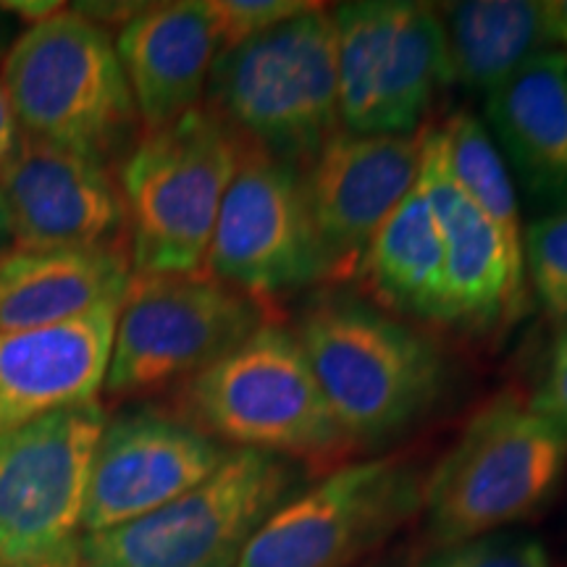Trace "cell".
<instances>
[{
    "instance_id": "cell-3",
    "label": "cell",
    "mask_w": 567,
    "mask_h": 567,
    "mask_svg": "<svg viewBox=\"0 0 567 567\" xmlns=\"http://www.w3.org/2000/svg\"><path fill=\"white\" fill-rule=\"evenodd\" d=\"M0 82L27 137L109 168L137 145V105L116 42L80 11H59L21 32Z\"/></svg>"
},
{
    "instance_id": "cell-7",
    "label": "cell",
    "mask_w": 567,
    "mask_h": 567,
    "mask_svg": "<svg viewBox=\"0 0 567 567\" xmlns=\"http://www.w3.org/2000/svg\"><path fill=\"white\" fill-rule=\"evenodd\" d=\"M302 465L231 450L216 473L151 515L82 538L84 567H237L260 526L302 492Z\"/></svg>"
},
{
    "instance_id": "cell-15",
    "label": "cell",
    "mask_w": 567,
    "mask_h": 567,
    "mask_svg": "<svg viewBox=\"0 0 567 567\" xmlns=\"http://www.w3.org/2000/svg\"><path fill=\"white\" fill-rule=\"evenodd\" d=\"M423 132H339L302 172L305 200L329 279L358 276L379 226L415 187Z\"/></svg>"
},
{
    "instance_id": "cell-27",
    "label": "cell",
    "mask_w": 567,
    "mask_h": 567,
    "mask_svg": "<svg viewBox=\"0 0 567 567\" xmlns=\"http://www.w3.org/2000/svg\"><path fill=\"white\" fill-rule=\"evenodd\" d=\"M530 402H534L536 410H542L544 415L567 431V329L555 342L549 371Z\"/></svg>"
},
{
    "instance_id": "cell-5",
    "label": "cell",
    "mask_w": 567,
    "mask_h": 567,
    "mask_svg": "<svg viewBox=\"0 0 567 567\" xmlns=\"http://www.w3.org/2000/svg\"><path fill=\"white\" fill-rule=\"evenodd\" d=\"M239 155L243 137L205 103L179 122L142 134L118 172L132 276L205 274Z\"/></svg>"
},
{
    "instance_id": "cell-26",
    "label": "cell",
    "mask_w": 567,
    "mask_h": 567,
    "mask_svg": "<svg viewBox=\"0 0 567 567\" xmlns=\"http://www.w3.org/2000/svg\"><path fill=\"white\" fill-rule=\"evenodd\" d=\"M316 6L318 3H305V0H208L218 38H221V51L274 30Z\"/></svg>"
},
{
    "instance_id": "cell-25",
    "label": "cell",
    "mask_w": 567,
    "mask_h": 567,
    "mask_svg": "<svg viewBox=\"0 0 567 567\" xmlns=\"http://www.w3.org/2000/svg\"><path fill=\"white\" fill-rule=\"evenodd\" d=\"M405 567H549V555L536 538L502 530L473 542L436 547Z\"/></svg>"
},
{
    "instance_id": "cell-30",
    "label": "cell",
    "mask_w": 567,
    "mask_h": 567,
    "mask_svg": "<svg viewBox=\"0 0 567 567\" xmlns=\"http://www.w3.org/2000/svg\"><path fill=\"white\" fill-rule=\"evenodd\" d=\"M547 19H549V34L555 48L567 51V0L559 3H547Z\"/></svg>"
},
{
    "instance_id": "cell-16",
    "label": "cell",
    "mask_w": 567,
    "mask_h": 567,
    "mask_svg": "<svg viewBox=\"0 0 567 567\" xmlns=\"http://www.w3.org/2000/svg\"><path fill=\"white\" fill-rule=\"evenodd\" d=\"M124 297L69 321L0 337V434L97 400Z\"/></svg>"
},
{
    "instance_id": "cell-23",
    "label": "cell",
    "mask_w": 567,
    "mask_h": 567,
    "mask_svg": "<svg viewBox=\"0 0 567 567\" xmlns=\"http://www.w3.org/2000/svg\"><path fill=\"white\" fill-rule=\"evenodd\" d=\"M442 130L455 179L484 213L505 250L513 313L517 318L526 308V231H523L520 208L505 158L494 145L492 134L473 113L457 111Z\"/></svg>"
},
{
    "instance_id": "cell-4",
    "label": "cell",
    "mask_w": 567,
    "mask_h": 567,
    "mask_svg": "<svg viewBox=\"0 0 567 567\" xmlns=\"http://www.w3.org/2000/svg\"><path fill=\"white\" fill-rule=\"evenodd\" d=\"M567 467V431L517 392L486 402L423 481L436 547L502 534L538 513Z\"/></svg>"
},
{
    "instance_id": "cell-24",
    "label": "cell",
    "mask_w": 567,
    "mask_h": 567,
    "mask_svg": "<svg viewBox=\"0 0 567 567\" xmlns=\"http://www.w3.org/2000/svg\"><path fill=\"white\" fill-rule=\"evenodd\" d=\"M526 274L544 313L567 323V208L526 229Z\"/></svg>"
},
{
    "instance_id": "cell-14",
    "label": "cell",
    "mask_w": 567,
    "mask_h": 567,
    "mask_svg": "<svg viewBox=\"0 0 567 567\" xmlns=\"http://www.w3.org/2000/svg\"><path fill=\"white\" fill-rule=\"evenodd\" d=\"M11 239L24 250H126V205L111 168L19 132L0 166Z\"/></svg>"
},
{
    "instance_id": "cell-17",
    "label": "cell",
    "mask_w": 567,
    "mask_h": 567,
    "mask_svg": "<svg viewBox=\"0 0 567 567\" xmlns=\"http://www.w3.org/2000/svg\"><path fill=\"white\" fill-rule=\"evenodd\" d=\"M113 42L142 134L158 132L203 105L210 69L221 53L208 0L145 6L124 21Z\"/></svg>"
},
{
    "instance_id": "cell-13",
    "label": "cell",
    "mask_w": 567,
    "mask_h": 567,
    "mask_svg": "<svg viewBox=\"0 0 567 567\" xmlns=\"http://www.w3.org/2000/svg\"><path fill=\"white\" fill-rule=\"evenodd\" d=\"M229 446L158 408L126 410L97 439L84 494V536L151 515L216 473Z\"/></svg>"
},
{
    "instance_id": "cell-8",
    "label": "cell",
    "mask_w": 567,
    "mask_h": 567,
    "mask_svg": "<svg viewBox=\"0 0 567 567\" xmlns=\"http://www.w3.org/2000/svg\"><path fill=\"white\" fill-rule=\"evenodd\" d=\"M101 402L0 434V567H80L90 465L105 429Z\"/></svg>"
},
{
    "instance_id": "cell-10",
    "label": "cell",
    "mask_w": 567,
    "mask_h": 567,
    "mask_svg": "<svg viewBox=\"0 0 567 567\" xmlns=\"http://www.w3.org/2000/svg\"><path fill=\"white\" fill-rule=\"evenodd\" d=\"M339 116L352 134H413L450 82L434 6L358 0L334 6Z\"/></svg>"
},
{
    "instance_id": "cell-12",
    "label": "cell",
    "mask_w": 567,
    "mask_h": 567,
    "mask_svg": "<svg viewBox=\"0 0 567 567\" xmlns=\"http://www.w3.org/2000/svg\"><path fill=\"white\" fill-rule=\"evenodd\" d=\"M205 274L258 302L329 279L300 168L243 140L205 258Z\"/></svg>"
},
{
    "instance_id": "cell-31",
    "label": "cell",
    "mask_w": 567,
    "mask_h": 567,
    "mask_svg": "<svg viewBox=\"0 0 567 567\" xmlns=\"http://www.w3.org/2000/svg\"><path fill=\"white\" fill-rule=\"evenodd\" d=\"M11 237V229H9V216H6V208H3V200H0V252H3V245L6 239Z\"/></svg>"
},
{
    "instance_id": "cell-1",
    "label": "cell",
    "mask_w": 567,
    "mask_h": 567,
    "mask_svg": "<svg viewBox=\"0 0 567 567\" xmlns=\"http://www.w3.org/2000/svg\"><path fill=\"white\" fill-rule=\"evenodd\" d=\"M295 334L347 446L386 442L423 421L442 400V350L363 300L321 297L300 316Z\"/></svg>"
},
{
    "instance_id": "cell-20",
    "label": "cell",
    "mask_w": 567,
    "mask_h": 567,
    "mask_svg": "<svg viewBox=\"0 0 567 567\" xmlns=\"http://www.w3.org/2000/svg\"><path fill=\"white\" fill-rule=\"evenodd\" d=\"M132 281L126 250H24L0 252V337L42 329L87 313Z\"/></svg>"
},
{
    "instance_id": "cell-22",
    "label": "cell",
    "mask_w": 567,
    "mask_h": 567,
    "mask_svg": "<svg viewBox=\"0 0 567 567\" xmlns=\"http://www.w3.org/2000/svg\"><path fill=\"white\" fill-rule=\"evenodd\" d=\"M358 276L389 308L423 321L450 323L442 237L417 179L379 226Z\"/></svg>"
},
{
    "instance_id": "cell-2",
    "label": "cell",
    "mask_w": 567,
    "mask_h": 567,
    "mask_svg": "<svg viewBox=\"0 0 567 567\" xmlns=\"http://www.w3.org/2000/svg\"><path fill=\"white\" fill-rule=\"evenodd\" d=\"M205 105L245 142L305 172L342 132L331 11L318 3L218 53Z\"/></svg>"
},
{
    "instance_id": "cell-21",
    "label": "cell",
    "mask_w": 567,
    "mask_h": 567,
    "mask_svg": "<svg viewBox=\"0 0 567 567\" xmlns=\"http://www.w3.org/2000/svg\"><path fill=\"white\" fill-rule=\"evenodd\" d=\"M434 9L444 30L450 80L478 95L488 97L523 63L555 48L547 3L463 0Z\"/></svg>"
},
{
    "instance_id": "cell-19",
    "label": "cell",
    "mask_w": 567,
    "mask_h": 567,
    "mask_svg": "<svg viewBox=\"0 0 567 567\" xmlns=\"http://www.w3.org/2000/svg\"><path fill=\"white\" fill-rule=\"evenodd\" d=\"M486 122L502 158L538 203L567 208V51L523 63L486 97Z\"/></svg>"
},
{
    "instance_id": "cell-29",
    "label": "cell",
    "mask_w": 567,
    "mask_h": 567,
    "mask_svg": "<svg viewBox=\"0 0 567 567\" xmlns=\"http://www.w3.org/2000/svg\"><path fill=\"white\" fill-rule=\"evenodd\" d=\"M0 11L24 17L27 21H32L30 27H34V24H40V21L51 19L59 11H63V6L61 3H48V0H17V3H0Z\"/></svg>"
},
{
    "instance_id": "cell-28",
    "label": "cell",
    "mask_w": 567,
    "mask_h": 567,
    "mask_svg": "<svg viewBox=\"0 0 567 567\" xmlns=\"http://www.w3.org/2000/svg\"><path fill=\"white\" fill-rule=\"evenodd\" d=\"M17 140H19L17 116H13L11 101H9V95H6L3 82H0V166L9 161L13 147H17Z\"/></svg>"
},
{
    "instance_id": "cell-9",
    "label": "cell",
    "mask_w": 567,
    "mask_h": 567,
    "mask_svg": "<svg viewBox=\"0 0 567 567\" xmlns=\"http://www.w3.org/2000/svg\"><path fill=\"white\" fill-rule=\"evenodd\" d=\"M266 321L264 302L208 274L132 276L103 389L130 396L184 384Z\"/></svg>"
},
{
    "instance_id": "cell-18",
    "label": "cell",
    "mask_w": 567,
    "mask_h": 567,
    "mask_svg": "<svg viewBox=\"0 0 567 567\" xmlns=\"http://www.w3.org/2000/svg\"><path fill=\"white\" fill-rule=\"evenodd\" d=\"M417 184L442 237L450 323L486 326L496 318L513 321L505 250L484 213L455 179L442 126L423 132Z\"/></svg>"
},
{
    "instance_id": "cell-6",
    "label": "cell",
    "mask_w": 567,
    "mask_h": 567,
    "mask_svg": "<svg viewBox=\"0 0 567 567\" xmlns=\"http://www.w3.org/2000/svg\"><path fill=\"white\" fill-rule=\"evenodd\" d=\"M184 417L221 444L284 457L347 446L295 329L266 321L182 384Z\"/></svg>"
},
{
    "instance_id": "cell-11",
    "label": "cell",
    "mask_w": 567,
    "mask_h": 567,
    "mask_svg": "<svg viewBox=\"0 0 567 567\" xmlns=\"http://www.w3.org/2000/svg\"><path fill=\"white\" fill-rule=\"evenodd\" d=\"M421 499L423 481L408 460L342 465L284 502L237 567H350L405 526Z\"/></svg>"
}]
</instances>
